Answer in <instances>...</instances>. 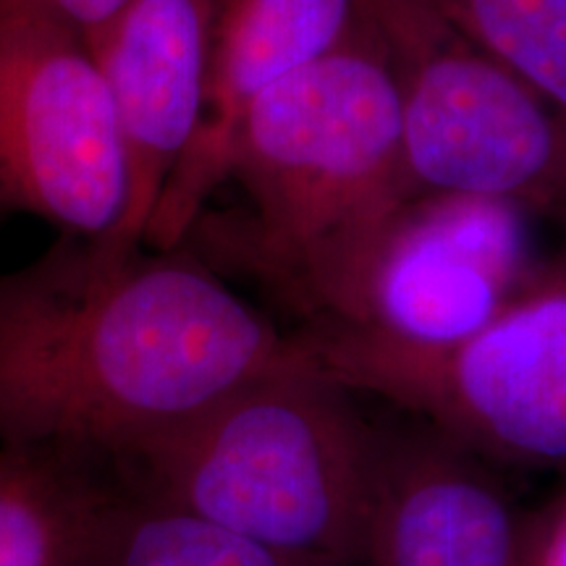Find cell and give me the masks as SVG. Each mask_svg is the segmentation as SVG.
I'll return each mask as SVG.
<instances>
[{"label": "cell", "mask_w": 566, "mask_h": 566, "mask_svg": "<svg viewBox=\"0 0 566 566\" xmlns=\"http://www.w3.org/2000/svg\"><path fill=\"white\" fill-rule=\"evenodd\" d=\"M61 237L0 273V446L108 467L296 354L187 244Z\"/></svg>", "instance_id": "cell-1"}, {"label": "cell", "mask_w": 566, "mask_h": 566, "mask_svg": "<svg viewBox=\"0 0 566 566\" xmlns=\"http://www.w3.org/2000/svg\"><path fill=\"white\" fill-rule=\"evenodd\" d=\"M247 210L200 229L300 325L331 317L370 244L412 195L401 105L378 40L359 27L325 59L273 84L233 132L223 184Z\"/></svg>", "instance_id": "cell-2"}, {"label": "cell", "mask_w": 566, "mask_h": 566, "mask_svg": "<svg viewBox=\"0 0 566 566\" xmlns=\"http://www.w3.org/2000/svg\"><path fill=\"white\" fill-rule=\"evenodd\" d=\"M357 399L296 344L289 363L113 470L132 488L271 548L365 566L378 424Z\"/></svg>", "instance_id": "cell-3"}, {"label": "cell", "mask_w": 566, "mask_h": 566, "mask_svg": "<svg viewBox=\"0 0 566 566\" xmlns=\"http://www.w3.org/2000/svg\"><path fill=\"white\" fill-rule=\"evenodd\" d=\"M310 363L357 396H375L495 467L566 472V250L470 342L396 349L296 325Z\"/></svg>", "instance_id": "cell-4"}, {"label": "cell", "mask_w": 566, "mask_h": 566, "mask_svg": "<svg viewBox=\"0 0 566 566\" xmlns=\"http://www.w3.org/2000/svg\"><path fill=\"white\" fill-rule=\"evenodd\" d=\"M384 48L417 192L520 205L566 223V118L424 0H357Z\"/></svg>", "instance_id": "cell-5"}, {"label": "cell", "mask_w": 566, "mask_h": 566, "mask_svg": "<svg viewBox=\"0 0 566 566\" xmlns=\"http://www.w3.org/2000/svg\"><path fill=\"white\" fill-rule=\"evenodd\" d=\"M535 221L493 197L412 195L378 231L336 313L307 325L415 352L470 342L546 265Z\"/></svg>", "instance_id": "cell-6"}, {"label": "cell", "mask_w": 566, "mask_h": 566, "mask_svg": "<svg viewBox=\"0 0 566 566\" xmlns=\"http://www.w3.org/2000/svg\"><path fill=\"white\" fill-rule=\"evenodd\" d=\"M0 195L61 237L124 247L129 171L111 90L80 32L32 13L0 17Z\"/></svg>", "instance_id": "cell-7"}, {"label": "cell", "mask_w": 566, "mask_h": 566, "mask_svg": "<svg viewBox=\"0 0 566 566\" xmlns=\"http://www.w3.org/2000/svg\"><path fill=\"white\" fill-rule=\"evenodd\" d=\"M405 417L378 424L365 566H525L530 514L499 467Z\"/></svg>", "instance_id": "cell-8"}, {"label": "cell", "mask_w": 566, "mask_h": 566, "mask_svg": "<svg viewBox=\"0 0 566 566\" xmlns=\"http://www.w3.org/2000/svg\"><path fill=\"white\" fill-rule=\"evenodd\" d=\"M218 0H129L84 40L122 129L129 212L124 247L145 244L166 187L205 118Z\"/></svg>", "instance_id": "cell-9"}, {"label": "cell", "mask_w": 566, "mask_h": 566, "mask_svg": "<svg viewBox=\"0 0 566 566\" xmlns=\"http://www.w3.org/2000/svg\"><path fill=\"white\" fill-rule=\"evenodd\" d=\"M363 27L357 0H218L205 118L160 197L145 247L187 242L223 184L226 158L247 108L273 84L325 59Z\"/></svg>", "instance_id": "cell-10"}, {"label": "cell", "mask_w": 566, "mask_h": 566, "mask_svg": "<svg viewBox=\"0 0 566 566\" xmlns=\"http://www.w3.org/2000/svg\"><path fill=\"white\" fill-rule=\"evenodd\" d=\"M116 470L45 449L0 446V566H92Z\"/></svg>", "instance_id": "cell-11"}, {"label": "cell", "mask_w": 566, "mask_h": 566, "mask_svg": "<svg viewBox=\"0 0 566 566\" xmlns=\"http://www.w3.org/2000/svg\"><path fill=\"white\" fill-rule=\"evenodd\" d=\"M92 566H336L286 554L200 514L132 488H118Z\"/></svg>", "instance_id": "cell-12"}, {"label": "cell", "mask_w": 566, "mask_h": 566, "mask_svg": "<svg viewBox=\"0 0 566 566\" xmlns=\"http://www.w3.org/2000/svg\"><path fill=\"white\" fill-rule=\"evenodd\" d=\"M566 118V0H424Z\"/></svg>", "instance_id": "cell-13"}, {"label": "cell", "mask_w": 566, "mask_h": 566, "mask_svg": "<svg viewBox=\"0 0 566 566\" xmlns=\"http://www.w3.org/2000/svg\"><path fill=\"white\" fill-rule=\"evenodd\" d=\"M129 0H0V17L11 13H32V17H45L71 27L90 40L92 34L101 32L108 21Z\"/></svg>", "instance_id": "cell-14"}, {"label": "cell", "mask_w": 566, "mask_h": 566, "mask_svg": "<svg viewBox=\"0 0 566 566\" xmlns=\"http://www.w3.org/2000/svg\"><path fill=\"white\" fill-rule=\"evenodd\" d=\"M525 566H566V488L530 512Z\"/></svg>", "instance_id": "cell-15"}, {"label": "cell", "mask_w": 566, "mask_h": 566, "mask_svg": "<svg viewBox=\"0 0 566 566\" xmlns=\"http://www.w3.org/2000/svg\"><path fill=\"white\" fill-rule=\"evenodd\" d=\"M6 208V202H3V195H0V210H3Z\"/></svg>", "instance_id": "cell-16"}]
</instances>
